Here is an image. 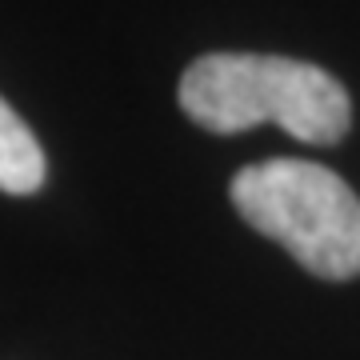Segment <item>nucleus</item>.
I'll list each match as a JSON object with an SVG mask.
<instances>
[{
	"label": "nucleus",
	"instance_id": "nucleus-1",
	"mask_svg": "<svg viewBox=\"0 0 360 360\" xmlns=\"http://www.w3.org/2000/svg\"><path fill=\"white\" fill-rule=\"evenodd\" d=\"M176 101L217 136L281 124L304 144H340L352 124L348 89L333 72L272 52H208L184 68Z\"/></svg>",
	"mask_w": 360,
	"mask_h": 360
},
{
	"label": "nucleus",
	"instance_id": "nucleus-2",
	"mask_svg": "<svg viewBox=\"0 0 360 360\" xmlns=\"http://www.w3.org/2000/svg\"><path fill=\"white\" fill-rule=\"evenodd\" d=\"M232 208L321 281L360 276V196L312 160H260L229 184Z\"/></svg>",
	"mask_w": 360,
	"mask_h": 360
},
{
	"label": "nucleus",
	"instance_id": "nucleus-3",
	"mask_svg": "<svg viewBox=\"0 0 360 360\" xmlns=\"http://www.w3.org/2000/svg\"><path fill=\"white\" fill-rule=\"evenodd\" d=\"M49 165H44V148L32 136L16 108L0 96V193L8 196H32L44 188Z\"/></svg>",
	"mask_w": 360,
	"mask_h": 360
}]
</instances>
